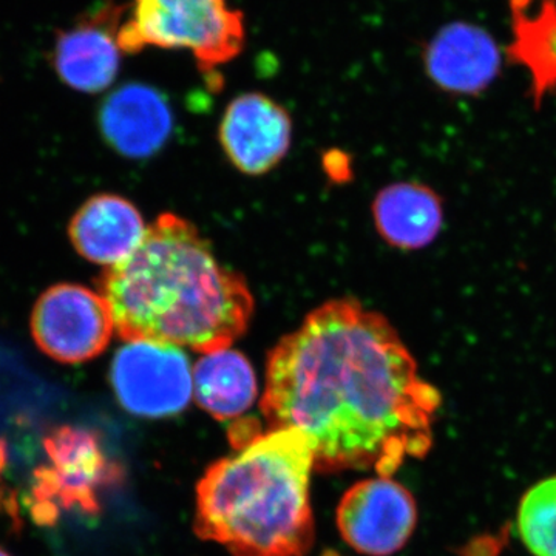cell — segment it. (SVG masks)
Masks as SVG:
<instances>
[{"instance_id":"obj_20","label":"cell","mask_w":556,"mask_h":556,"mask_svg":"<svg viewBox=\"0 0 556 556\" xmlns=\"http://www.w3.org/2000/svg\"><path fill=\"white\" fill-rule=\"evenodd\" d=\"M325 556H340V555H338V554H332V552H328V554H327V555H325Z\"/></svg>"},{"instance_id":"obj_17","label":"cell","mask_w":556,"mask_h":556,"mask_svg":"<svg viewBox=\"0 0 556 556\" xmlns=\"http://www.w3.org/2000/svg\"><path fill=\"white\" fill-rule=\"evenodd\" d=\"M518 532L533 556H556V477L538 482L522 497Z\"/></svg>"},{"instance_id":"obj_19","label":"cell","mask_w":556,"mask_h":556,"mask_svg":"<svg viewBox=\"0 0 556 556\" xmlns=\"http://www.w3.org/2000/svg\"><path fill=\"white\" fill-rule=\"evenodd\" d=\"M0 556H10V555L7 554V552H3L2 548H0Z\"/></svg>"},{"instance_id":"obj_5","label":"cell","mask_w":556,"mask_h":556,"mask_svg":"<svg viewBox=\"0 0 556 556\" xmlns=\"http://www.w3.org/2000/svg\"><path fill=\"white\" fill-rule=\"evenodd\" d=\"M43 448L51 466L35 471L30 497L35 521L54 525L61 507L97 515L100 493L121 479V468L105 456L98 434L80 427H56L43 438Z\"/></svg>"},{"instance_id":"obj_3","label":"cell","mask_w":556,"mask_h":556,"mask_svg":"<svg viewBox=\"0 0 556 556\" xmlns=\"http://www.w3.org/2000/svg\"><path fill=\"white\" fill-rule=\"evenodd\" d=\"M240 437L197 485V535L232 556H305L316 535L308 439L292 428Z\"/></svg>"},{"instance_id":"obj_13","label":"cell","mask_w":556,"mask_h":556,"mask_svg":"<svg viewBox=\"0 0 556 556\" xmlns=\"http://www.w3.org/2000/svg\"><path fill=\"white\" fill-rule=\"evenodd\" d=\"M144 219L129 200L97 195L79 208L70 223V239L84 258L98 265H118L146 236Z\"/></svg>"},{"instance_id":"obj_12","label":"cell","mask_w":556,"mask_h":556,"mask_svg":"<svg viewBox=\"0 0 556 556\" xmlns=\"http://www.w3.org/2000/svg\"><path fill=\"white\" fill-rule=\"evenodd\" d=\"M426 67L441 89L475 94L495 79L500 51L495 40L481 28L452 24L442 28L428 46Z\"/></svg>"},{"instance_id":"obj_7","label":"cell","mask_w":556,"mask_h":556,"mask_svg":"<svg viewBox=\"0 0 556 556\" xmlns=\"http://www.w3.org/2000/svg\"><path fill=\"white\" fill-rule=\"evenodd\" d=\"M31 331L47 356L62 364H80L104 353L115 321L100 292L79 285H56L36 303Z\"/></svg>"},{"instance_id":"obj_18","label":"cell","mask_w":556,"mask_h":556,"mask_svg":"<svg viewBox=\"0 0 556 556\" xmlns=\"http://www.w3.org/2000/svg\"><path fill=\"white\" fill-rule=\"evenodd\" d=\"M7 459H9V453H7V444L3 439H0V477H2L3 468L7 466Z\"/></svg>"},{"instance_id":"obj_11","label":"cell","mask_w":556,"mask_h":556,"mask_svg":"<svg viewBox=\"0 0 556 556\" xmlns=\"http://www.w3.org/2000/svg\"><path fill=\"white\" fill-rule=\"evenodd\" d=\"M101 131L110 146L131 160L149 159L172 134V110L153 87L127 84L102 104Z\"/></svg>"},{"instance_id":"obj_8","label":"cell","mask_w":556,"mask_h":556,"mask_svg":"<svg viewBox=\"0 0 556 556\" xmlns=\"http://www.w3.org/2000/svg\"><path fill=\"white\" fill-rule=\"evenodd\" d=\"M340 535L354 551L388 556L407 544L417 521L415 500L391 478L351 486L338 507Z\"/></svg>"},{"instance_id":"obj_15","label":"cell","mask_w":556,"mask_h":556,"mask_svg":"<svg viewBox=\"0 0 556 556\" xmlns=\"http://www.w3.org/2000/svg\"><path fill=\"white\" fill-rule=\"evenodd\" d=\"M511 60L527 68L538 105L556 90V0H510Z\"/></svg>"},{"instance_id":"obj_1","label":"cell","mask_w":556,"mask_h":556,"mask_svg":"<svg viewBox=\"0 0 556 556\" xmlns=\"http://www.w3.org/2000/svg\"><path fill=\"white\" fill-rule=\"evenodd\" d=\"M439 407L396 329L353 299L314 309L266 364L263 416L308 439L317 470L393 477L427 455Z\"/></svg>"},{"instance_id":"obj_16","label":"cell","mask_w":556,"mask_h":556,"mask_svg":"<svg viewBox=\"0 0 556 556\" xmlns=\"http://www.w3.org/2000/svg\"><path fill=\"white\" fill-rule=\"evenodd\" d=\"M192 375L193 396L200 407L215 419L240 417L257 397L254 368L243 354L232 348L203 354Z\"/></svg>"},{"instance_id":"obj_10","label":"cell","mask_w":556,"mask_h":556,"mask_svg":"<svg viewBox=\"0 0 556 556\" xmlns=\"http://www.w3.org/2000/svg\"><path fill=\"white\" fill-rule=\"evenodd\" d=\"M121 9L108 7L87 16L54 43L53 65L72 89L98 93L112 86L119 72Z\"/></svg>"},{"instance_id":"obj_9","label":"cell","mask_w":556,"mask_h":556,"mask_svg":"<svg viewBox=\"0 0 556 556\" xmlns=\"http://www.w3.org/2000/svg\"><path fill=\"white\" fill-rule=\"evenodd\" d=\"M292 121L287 110L263 93L236 98L223 116L219 141L233 166L248 175H263L287 156Z\"/></svg>"},{"instance_id":"obj_4","label":"cell","mask_w":556,"mask_h":556,"mask_svg":"<svg viewBox=\"0 0 556 556\" xmlns=\"http://www.w3.org/2000/svg\"><path fill=\"white\" fill-rule=\"evenodd\" d=\"M247 40L243 13L228 0H135L121 24L123 53L156 47L188 50L203 73H212L241 53Z\"/></svg>"},{"instance_id":"obj_6","label":"cell","mask_w":556,"mask_h":556,"mask_svg":"<svg viewBox=\"0 0 556 556\" xmlns=\"http://www.w3.org/2000/svg\"><path fill=\"white\" fill-rule=\"evenodd\" d=\"M112 386L127 412L159 419L188 407L193 396L192 368L181 348L127 342L113 358Z\"/></svg>"},{"instance_id":"obj_14","label":"cell","mask_w":556,"mask_h":556,"mask_svg":"<svg viewBox=\"0 0 556 556\" xmlns=\"http://www.w3.org/2000/svg\"><path fill=\"white\" fill-rule=\"evenodd\" d=\"M372 217L382 239L399 249H422L433 243L444 223L437 192L416 182H399L380 190Z\"/></svg>"},{"instance_id":"obj_2","label":"cell","mask_w":556,"mask_h":556,"mask_svg":"<svg viewBox=\"0 0 556 556\" xmlns=\"http://www.w3.org/2000/svg\"><path fill=\"white\" fill-rule=\"evenodd\" d=\"M98 289L121 339L200 354L228 350L254 313L247 280L219 265L195 226L175 214L160 215Z\"/></svg>"}]
</instances>
